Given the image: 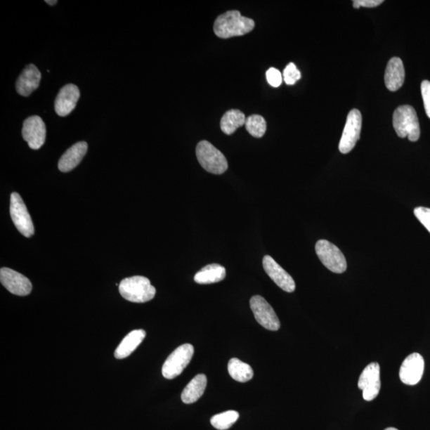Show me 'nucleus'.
I'll list each match as a JSON object with an SVG mask.
<instances>
[{
  "mask_svg": "<svg viewBox=\"0 0 430 430\" xmlns=\"http://www.w3.org/2000/svg\"><path fill=\"white\" fill-rule=\"evenodd\" d=\"M80 98V91L79 87L73 84L65 86L59 91L55 107L57 115L60 117H67L73 112Z\"/></svg>",
  "mask_w": 430,
  "mask_h": 430,
  "instance_id": "obj_15",
  "label": "nucleus"
},
{
  "mask_svg": "<svg viewBox=\"0 0 430 430\" xmlns=\"http://www.w3.org/2000/svg\"><path fill=\"white\" fill-rule=\"evenodd\" d=\"M196 155L203 169L212 174H223L228 169L225 155L210 142L200 141L196 147Z\"/></svg>",
  "mask_w": 430,
  "mask_h": 430,
  "instance_id": "obj_4",
  "label": "nucleus"
},
{
  "mask_svg": "<svg viewBox=\"0 0 430 430\" xmlns=\"http://www.w3.org/2000/svg\"><path fill=\"white\" fill-rule=\"evenodd\" d=\"M315 252L328 270L334 273H343L346 270L345 256L337 247L327 240H320L315 244Z\"/></svg>",
  "mask_w": 430,
  "mask_h": 430,
  "instance_id": "obj_6",
  "label": "nucleus"
},
{
  "mask_svg": "<svg viewBox=\"0 0 430 430\" xmlns=\"http://www.w3.org/2000/svg\"><path fill=\"white\" fill-rule=\"evenodd\" d=\"M119 291L125 300L133 303L150 301L157 292L150 280L142 276H134L122 280L119 285Z\"/></svg>",
  "mask_w": 430,
  "mask_h": 430,
  "instance_id": "obj_3",
  "label": "nucleus"
},
{
  "mask_svg": "<svg viewBox=\"0 0 430 430\" xmlns=\"http://www.w3.org/2000/svg\"><path fill=\"white\" fill-rule=\"evenodd\" d=\"M358 386L363 391V397L366 401H372L380 391V366L378 363H372L363 370Z\"/></svg>",
  "mask_w": 430,
  "mask_h": 430,
  "instance_id": "obj_10",
  "label": "nucleus"
},
{
  "mask_svg": "<svg viewBox=\"0 0 430 430\" xmlns=\"http://www.w3.org/2000/svg\"><path fill=\"white\" fill-rule=\"evenodd\" d=\"M425 368L423 357L418 353H413L405 358L400 367L399 377L404 384L414 386L422 378Z\"/></svg>",
  "mask_w": 430,
  "mask_h": 430,
  "instance_id": "obj_13",
  "label": "nucleus"
},
{
  "mask_svg": "<svg viewBox=\"0 0 430 430\" xmlns=\"http://www.w3.org/2000/svg\"><path fill=\"white\" fill-rule=\"evenodd\" d=\"M88 150L86 142H79L70 147L59 159L58 169L63 172H69L81 163Z\"/></svg>",
  "mask_w": 430,
  "mask_h": 430,
  "instance_id": "obj_18",
  "label": "nucleus"
},
{
  "mask_svg": "<svg viewBox=\"0 0 430 430\" xmlns=\"http://www.w3.org/2000/svg\"><path fill=\"white\" fill-rule=\"evenodd\" d=\"M384 0H355L353 7L356 9L363 8H375L384 3Z\"/></svg>",
  "mask_w": 430,
  "mask_h": 430,
  "instance_id": "obj_30",
  "label": "nucleus"
},
{
  "mask_svg": "<svg viewBox=\"0 0 430 430\" xmlns=\"http://www.w3.org/2000/svg\"><path fill=\"white\" fill-rule=\"evenodd\" d=\"M248 133L255 137V138H261L265 135L267 125L264 117L261 115H254L248 117L245 123Z\"/></svg>",
  "mask_w": 430,
  "mask_h": 430,
  "instance_id": "obj_24",
  "label": "nucleus"
},
{
  "mask_svg": "<svg viewBox=\"0 0 430 430\" xmlns=\"http://www.w3.org/2000/svg\"><path fill=\"white\" fill-rule=\"evenodd\" d=\"M362 129V115L360 110H352L349 112L341 139L339 145V150L343 154L349 153L360 138Z\"/></svg>",
  "mask_w": 430,
  "mask_h": 430,
  "instance_id": "obj_8",
  "label": "nucleus"
},
{
  "mask_svg": "<svg viewBox=\"0 0 430 430\" xmlns=\"http://www.w3.org/2000/svg\"><path fill=\"white\" fill-rule=\"evenodd\" d=\"M249 304L255 319L259 325L271 331L280 330V322L278 316L266 299L256 295L250 299Z\"/></svg>",
  "mask_w": 430,
  "mask_h": 430,
  "instance_id": "obj_9",
  "label": "nucleus"
},
{
  "mask_svg": "<svg viewBox=\"0 0 430 430\" xmlns=\"http://www.w3.org/2000/svg\"><path fill=\"white\" fill-rule=\"evenodd\" d=\"M384 430H398V429H397L396 428L390 427V428H387V429H386Z\"/></svg>",
  "mask_w": 430,
  "mask_h": 430,
  "instance_id": "obj_32",
  "label": "nucleus"
},
{
  "mask_svg": "<svg viewBox=\"0 0 430 430\" xmlns=\"http://www.w3.org/2000/svg\"><path fill=\"white\" fill-rule=\"evenodd\" d=\"M284 81L287 85L292 86L298 81L301 79V74L294 63H290L283 72Z\"/></svg>",
  "mask_w": 430,
  "mask_h": 430,
  "instance_id": "obj_26",
  "label": "nucleus"
},
{
  "mask_svg": "<svg viewBox=\"0 0 430 430\" xmlns=\"http://www.w3.org/2000/svg\"><path fill=\"white\" fill-rule=\"evenodd\" d=\"M207 385V378L205 374L196 375L185 387L181 394L182 401L186 404L196 403L204 393Z\"/></svg>",
  "mask_w": 430,
  "mask_h": 430,
  "instance_id": "obj_20",
  "label": "nucleus"
},
{
  "mask_svg": "<svg viewBox=\"0 0 430 430\" xmlns=\"http://www.w3.org/2000/svg\"><path fill=\"white\" fill-rule=\"evenodd\" d=\"M41 79L39 69L33 64L28 65L16 82V91L23 97H28L39 88Z\"/></svg>",
  "mask_w": 430,
  "mask_h": 430,
  "instance_id": "obj_16",
  "label": "nucleus"
},
{
  "mask_svg": "<svg viewBox=\"0 0 430 430\" xmlns=\"http://www.w3.org/2000/svg\"><path fill=\"white\" fill-rule=\"evenodd\" d=\"M0 282L11 294L16 296H27L32 290L31 280L9 268L0 270Z\"/></svg>",
  "mask_w": 430,
  "mask_h": 430,
  "instance_id": "obj_12",
  "label": "nucleus"
},
{
  "mask_svg": "<svg viewBox=\"0 0 430 430\" xmlns=\"http://www.w3.org/2000/svg\"><path fill=\"white\" fill-rule=\"evenodd\" d=\"M239 414L235 410H228L214 415L211 420V425L219 430L230 429L237 422Z\"/></svg>",
  "mask_w": 430,
  "mask_h": 430,
  "instance_id": "obj_25",
  "label": "nucleus"
},
{
  "mask_svg": "<svg viewBox=\"0 0 430 430\" xmlns=\"http://www.w3.org/2000/svg\"><path fill=\"white\" fill-rule=\"evenodd\" d=\"M146 337L145 330H134L127 334L124 338L122 343L117 346L115 352V356L117 360L129 357L133 352L138 348Z\"/></svg>",
  "mask_w": 430,
  "mask_h": 430,
  "instance_id": "obj_19",
  "label": "nucleus"
},
{
  "mask_svg": "<svg viewBox=\"0 0 430 430\" xmlns=\"http://www.w3.org/2000/svg\"><path fill=\"white\" fill-rule=\"evenodd\" d=\"M255 22L244 17L240 11H229L219 15L214 24V32L221 39H230L242 36L252 32Z\"/></svg>",
  "mask_w": 430,
  "mask_h": 430,
  "instance_id": "obj_1",
  "label": "nucleus"
},
{
  "mask_svg": "<svg viewBox=\"0 0 430 430\" xmlns=\"http://www.w3.org/2000/svg\"><path fill=\"white\" fill-rule=\"evenodd\" d=\"M422 96L426 115L430 119V82L425 80L421 85Z\"/></svg>",
  "mask_w": 430,
  "mask_h": 430,
  "instance_id": "obj_29",
  "label": "nucleus"
},
{
  "mask_svg": "<svg viewBox=\"0 0 430 430\" xmlns=\"http://www.w3.org/2000/svg\"><path fill=\"white\" fill-rule=\"evenodd\" d=\"M228 372L237 382H247L254 377V370L249 364L237 358H233L228 363Z\"/></svg>",
  "mask_w": 430,
  "mask_h": 430,
  "instance_id": "obj_23",
  "label": "nucleus"
},
{
  "mask_svg": "<svg viewBox=\"0 0 430 430\" xmlns=\"http://www.w3.org/2000/svg\"><path fill=\"white\" fill-rule=\"evenodd\" d=\"M22 135L30 148L38 150L46 141V129L43 119L39 116L27 118L23 122Z\"/></svg>",
  "mask_w": 430,
  "mask_h": 430,
  "instance_id": "obj_11",
  "label": "nucleus"
},
{
  "mask_svg": "<svg viewBox=\"0 0 430 430\" xmlns=\"http://www.w3.org/2000/svg\"><path fill=\"white\" fill-rule=\"evenodd\" d=\"M246 116L240 110H231L227 111L221 119L220 127L226 135L235 133L238 128L246 123Z\"/></svg>",
  "mask_w": 430,
  "mask_h": 430,
  "instance_id": "obj_22",
  "label": "nucleus"
},
{
  "mask_svg": "<svg viewBox=\"0 0 430 430\" xmlns=\"http://www.w3.org/2000/svg\"><path fill=\"white\" fill-rule=\"evenodd\" d=\"M194 346L190 344L179 346L167 357L162 367V374L167 379H173L181 375L188 366L194 356Z\"/></svg>",
  "mask_w": 430,
  "mask_h": 430,
  "instance_id": "obj_5",
  "label": "nucleus"
},
{
  "mask_svg": "<svg viewBox=\"0 0 430 430\" xmlns=\"http://www.w3.org/2000/svg\"><path fill=\"white\" fill-rule=\"evenodd\" d=\"M263 268L268 276L270 277L275 284L280 289L287 292H292L295 291L296 284L294 280L287 273L272 256L266 255L263 259Z\"/></svg>",
  "mask_w": 430,
  "mask_h": 430,
  "instance_id": "obj_14",
  "label": "nucleus"
},
{
  "mask_svg": "<svg viewBox=\"0 0 430 430\" xmlns=\"http://www.w3.org/2000/svg\"><path fill=\"white\" fill-rule=\"evenodd\" d=\"M266 79L268 84L273 87L277 88L282 85L283 79L282 74L280 72L271 67L268 69L266 72Z\"/></svg>",
  "mask_w": 430,
  "mask_h": 430,
  "instance_id": "obj_28",
  "label": "nucleus"
},
{
  "mask_svg": "<svg viewBox=\"0 0 430 430\" xmlns=\"http://www.w3.org/2000/svg\"><path fill=\"white\" fill-rule=\"evenodd\" d=\"M384 80L386 87L391 92H396L403 86L405 69L401 59L396 57L390 60L386 69Z\"/></svg>",
  "mask_w": 430,
  "mask_h": 430,
  "instance_id": "obj_17",
  "label": "nucleus"
},
{
  "mask_svg": "<svg viewBox=\"0 0 430 430\" xmlns=\"http://www.w3.org/2000/svg\"><path fill=\"white\" fill-rule=\"evenodd\" d=\"M226 268L219 264L207 265L197 273L195 282L200 285H210L222 282L226 278Z\"/></svg>",
  "mask_w": 430,
  "mask_h": 430,
  "instance_id": "obj_21",
  "label": "nucleus"
},
{
  "mask_svg": "<svg viewBox=\"0 0 430 430\" xmlns=\"http://www.w3.org/2000/svg\"><path fill=\"white\" fill-rule=\"evenodd\" d=\"M46 4L49 5H55L58 3L57 0H46Z\"/></svg>",
  "mask_w": 430,
  "mask_h": 430,
  "instance_id": "obj_31",
  "label": "nucleus"
},
{
  "mask_svg": "<svg viewBox=\"0 0 430 430\" xmlns=\"http://www.w3.org/2000/svg\"><path fill=\"white\" fill-rule=\"evenodd\" d=\"M10 214L16 228L23 236L30 237L34 234V227L31 215L21 196L16 193L11 195Z\"/></svg>",
  "mask_w": 430,
  "mask_h": 430,
  "instance_id": "obj_7",
  "label": "nucleus"
},
{
  "mask_svg": "<svg viewBox=\"0 0 430 430\" xmlns=\"http://www.w3.org/2000/svg\"><path fill=\"white\" fill-rule=\"evenodd\" d=\"M416 218L426 227L430 233V209L427 207H417L414 211Z\"/></svg>",
  "mask_w": 430,
  "mask_h": 430,
  "instance_id": "obj_27",
  "label": "nucleus"
},
{
  "mask_svg": "<svg viewBox=\"0 0 430 430\" xmlns=\"http://www.w3.org/2000/svg\"><path fill=\"white\" fill-rule=\"evenodd\" d=\"M393 126L397 135L401 138L408 137L410 141L415 142L419 139L421 130L417 112L410 105H402L397 107L393 115Z\"/></svg>",
  "mask_w": 430,
  "mask_h": 430,
  "instance_id": "obj_2",
  "label": "nucleus"
}]
</instances>
